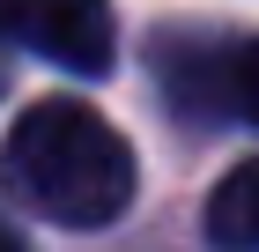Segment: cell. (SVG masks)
I'll return each mask as SVG.
<instances>
[{
  "label": "cell",
  "mask_w": 259,
  "mask_h": 252,
  "mask_svg": "<svg viewBox=\"0 0 259 252\" xmlns=\"http://www.w3.org/2000/svg\"><path fill=\"white\" fill-rule=\"evenodd\" d=\"M0 186L60 230H104L126 215L141 171H134L126 134L104 112H89L74 97H45L0 141Z\"/></svg>",
  "instance_id": "cell-1"
},
{
  "label": "cell",
  "mask_w": 259,
  "mask_h": 252,
  "mask_svg": "<svg viewBox=\"0 0 259 252\" xmlns=\"http://www.w3.org/2000/svg\"><path fill=\"white\" fill-rule=\"evenodd\" d=\"M0 38H15L22 52L52 59L67 75H111L119 59L111 0H0Z\"/></svg>",
  "instance_id": "cell-2"
},
{
  "label": "cell",
  "mask_w": 259,
  "mask_h": 252,
  "mask_svg": "<svg viewBox=\"0 0 259 252\" xmlns=\"http://www.w3.org/2000/svg\"><path fill=\"white\" fill-rule=\"evenodd\" d=\"M207 245L215 252H259V156L237 163L207 193Z\"/></svg>",
  "instance_id": "cell-3"
},
{
  "label": "cell",
  "mask_w": 259,
  "mask_h": 252,
  "mask_svg": "<svg viewBox=\"0 0 259 252\" xmlns=\"http://www.w3.org/2000/svg\"><path fill=\"white\" fill-rule=\"evenodd\" d=\"M222 89H230V104H237V112L259 126V38L230 52V82H222Z\"/></svg>",
  "instance_id": "cell-4"
},
{
  "label": "cell",
  "mask_w": 259,
  "mask_h": 252,
  "mask_svg": "<svg viewBox=\"0 0 259 252\" xmlns=\"http://www.w3.org/2000/svg\"><path fill=\"white\" fill-rule=\"evenodd\" d=\"M0 252H22V237H15V230H8V223H0Z\"/></svg>",
  "instance_id": "cell-5"
}]
</instances>
